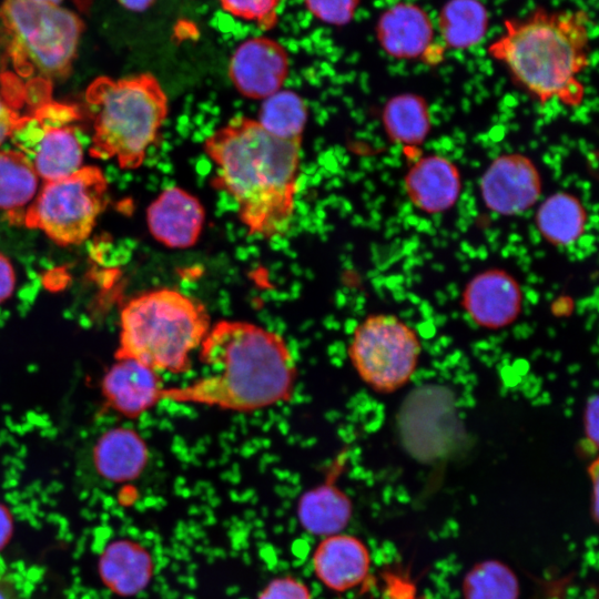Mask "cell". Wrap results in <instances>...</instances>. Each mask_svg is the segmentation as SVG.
Listing matches in <instances>:
<instances>
[{
	"label": "cell",
	"instance_id": "6da1fadb",
	"mask_svg": "<svg viewBox=\"0 0 599 599\" xmlns=\"http://www.w3.org/2000/svg\"><path fill=\"white\" fill-rule=\"evenodd\" d=\"M302 140L268 133L256 120L235 116L214 131L203 148L216 167L215 189L237 205L251 235L273 238L290 229L298 190Z\"/></svg>",
	"mask_w": 599,
	"mask_h": 599
},
{
	"label": "cell",
	"instance_id": "7a4b0ae2",
	"mask_svg": "<svg viewBox=\"0 0 599 599\" xmlns=\"http://www.w3.org/2000/svg\"><path fill=\"white\" fill-rule=\"evenodd\" d=\"M202 374L163 398L222 409L250 412L290 398L297 372L285 339L260 325L224 319L211 326L200 345Z\"/></svg>",
	"mask_w": 599,
	"mask_h": 599
},
{
	"label": "cell",
	"instance_id": "3957f363",
	"mask_svg": "<svg viewBox=\"0 0 599 599\" xmlns=\"http://www.w3.org/2000/svg\"><path fill=\"white\" fill-rule=\"evenodd\" d=\"M488 52L539 102L558 100L576 106L582 101L578 75L589 64L586 12L538 9L526 18L508 20Z\"/></svg>",
	"mask_w": 599,
	"mask_h": 599
},
{
	"label": "cell",
	"instance_id": "277c9868",
	"mask_svg": "<svg viewBox=\"0 0 599 599\" xmlns=\"http://www.w3.org/2000/svg\"><path fill=\"white\" fill-rule=\"evenodd\" d=\"M211 328L204 305L180 291L159 288L132 298L120 315L116 357L154 370L183 373Z\"/></svg>",
	"mask_w": 599,
	"mask_h": 599
},
{
	"label": "cell",
	"instance_id": "5b68a950",
	"mask_svg": "<svg viewBox=\"0 0 599 599\" xmlns=\"http://www.w3.org/2000/svg\"><path fill=\"white\" fill-rule=\"evenodd\" d=\"M85 99L94 128L90 154L115 159L123 169L139 167L169 111L158 79L151 73L118 80L100 77L87 89Z\"/></svg>",
	"mask_w": 599,
	"mask_h": 599
},
{
	"label": "cell",
	"instance_id": "8992f818",
	"mask_svg": "<svg viewBox=\"0 0 599 599\" xmlns=\"http://www.w3.org/2000/svg\"><path fill=\"white\" fill-rule=\"evenodd\" d=\"M0 20L20 77L47 83L69 74L83 32L78 14L57 4L4 0Z\"/></svg>",
	"mask_w": 599,
	"mask_h": 599
},
{
	"label": "cell",
	"instance_id": "52a82bcc",
	"mask_svg": "<svg viewBox=\"0 0 599 599\" xmlns=\"http://www.w3.org/2000/svg\"><path fill=\"white\" fill-rule=\"evenodd\" d=\"M106 191L102 171L82 166L69 176L47 182L23 214V224L40 229L58 244H80L105 206Z\"/></svg>",
	"mask_w": 599,
	"mask_h": 599
},
{
	"label": "cell",
	"instance_id": "ba28073f",
	"mask_svg": "<svg viewBox=\"0 0 599 599\" xmlns=\"http://www.w3.org/2000/svg\"><path fill=\"white\" fill-rule=\"evenodd\" d=\"M420 351L415 331L390 314L366 317L355 328L348 349L359 377L379 393H393L409 382Z\"/></svg>",
	"mask_w": 599,
	"mask_h": 599
},
{
	"label": "cell",
	"instance_id": "9c48e42d",
	"mask_svg": "<svg viewBox=\"0 0 599 599\" xmlns=\"http://www.w3.org/2000/svg\"><path fill=\"white\" fill-rule=\"evenodd\" d=\"M74 106L42 104L32 116H23L11 134L20 151L45 182L63 179L82 167L83 151L71 122Z\"/></svg>",
	"mask_w": 599,
	"mask_h": 599
},
{
	"label": "cell",
	"instance_id": "30bf717a",
	"mask_svg": "<svg viewBox=\"0 0 599 599\" xmlns=\"http://www.w3.org/2000/svg\"><path fill=\"white\" fill-rule=\"evenodd\" d=\"M479 187L486 207L504 216L532 207L542 190L537 166L520 153L497 156L484 172Z\"/></svg>",
	"mask_w": 599,
	"mask_h": 599
},
{
	"label": "cell",
	"instance_id": "8fae6325",
	"mask_svg": "<svg viewBox=\"0 0 599 599\" xmlns=\"http://www.w3.org/2000/svg\"><path fill=\"white\" fill-rule=\"evenodd\" d=\"M288 70V54L282 44L266 37H255L234 51L229 77L243 97L264 100L281 90Z\"/></svg>",
	"mask_w": 599,
	"mask_h": 599
},
{
	"label": "cell",
	"instance_id": "7c38bea8",
	"mask_svg": "<svg viewBox=\"0 0 599 599\" xmlns=\"http://www.w3.org/2000/svg\"><path fill=\"white\" fill-rule=\"evenodd\" d=\"M519 283L505 270L490 268L475 275L465 286L461 304L479 326L498 329L508 326L521 311Z\"/></svg>",
	"mask_w": 599,
	"mask_h": 599
},
{
	"label": "cell",
	"instance_id": "4fadbf2b",
	"mask_svg": "<svg viewBox=\"0 0 599 599\" xmlns=\"http://www.w3.org/2000/svg\"><path fill=\"white\" fill-rule=\"evenodd\" d=\"M205 211L197 197L176 186L164 190L148 207L153 237L172 248L193 246L202 232Z\"/></svg>",
	"mask_w": 599,
	"mask_h": 599
},
{
	"label": "cell",
	"instance_id": "5bb4252c",
	"mask_svg": "<svg viewBox=\"0 0 599 599\" xmlns=\"http://www.w3.org/2000/svg\"><path fill=\"white\" fill-rule=\"evenodd\" d=\"M312 567L327 589L345 592L368 578L370 555L361 539L339 532L323 537L312 555Z\"/></svg>",
	"mask_w": 599,
	"mask_h": 599
},
{
	"label": "cell",
	"instance_id": "9a60e30c",
	"mask_svg": "<svg viewBox=\"0 0 599 599\" xmlns=\"http://www.w3.org/2000/svg\"><path fill=\"white\" fill-rule=\"evenodd\" d=\"M404 189L417 210L428 214L443 213L458 201L460 172L446 156L428 154L409 167L404 177Z\"/></svg>",
	"mask_w": 599,
	"mask_h": 599
},
{
	"label": "cell",
	"instance_id": "2e32d148",
	"mask_svg": "<svg viewBox=\"0 0 599 599\" xmlns=\"http://www.w3.org/2000/svg\"><path fill=\"white\" fill-rule=\"evenodd\" d=\"M377 40L392 58L414 60L426 58L434 40V27L427 12L410 2H399L378 19Z\"/></svg>",
	"mask_w": 599,
	"mask_h": 599
},
{
	"label": "cell",
	"instance_id": "e0dca14e",
	"mask_svg": "<svg viewBox=\"0 0 599 599\" xmlns=\"http://www.w3.org/2000/svg\"><path fill=\"white\" fill-rule=\"evenodd\" d=\"M162 383L156 370L129 357L118 358L105 373L102 390L119 413L135 417L163 398Z\"/></svg>",
	"mask_w": 599,
	"mask_h": 599
},
{
	"label": "cell",
	"instance_id": "ac0fdd59",
	"mask_svg": "<svg viewBox=\"0 0 599 599\" xmlns=\"http://www.w3.org/2000/svg\"><path fill=\"white\" fill-rule=\"evenodd\" d=\"M98 572L102 583L120 597H133L152 580L154 560L140 542L116 539L109 542L100 555Z\"/></svg>",
	"mask_w": 599,
	"mask_h": 599
},
{
	"label": "cell",
	"instance_id": "d6986e66",
	"mask_svg": "<svg viewBox=\"0 0 599 599\" xmlns=\"http://www.w3.org/2000/svg\"><path fill=\"white\" fill-rule=\"evenodd\" d=\"M342 466H334L325 481L305 491L297 502L298 522L311 535L327 537L339 534L352 518V501L335 484Z\"/></svg>",
	"mask_w": 599,
	"mask_h": 599
},
{
	"label": "cell",
	"instance_id": "ffe728a7",
	"mask_svg": "<svg viewBox=\"0 0 599 599\" xmlns=\"http://www.w3.org/2000/svg\"><path fill=\"white\" fill-rule=\"evenodd\" d=\"M146 461V444L131 428L109 429L98 439L93 449V463L98 474L112 483H125L138 478Z\"/></svg>",
	"mask_w": 599,
	"mask_h": 599
},
{
	"label": "cell",
	"instance_id": "44dd1931",
	"mask_svg": "<svg viewBox=\"0 0 599 599\" xmlns=\"http://www.w3.org/2000/svg\"><path fill=\"white\" fill-rule=\"evenodd\" d=\"M535 221L545 241L555 246H568L585 232L587 213L577 196L557 192L539 205Z\"/></svg>",
	"mask_w": 599,
	"mask_h": 599
},
{
	"label": "cell",
	"instance_id": "7402d4cb",
	"mask_svg": "<svg viewBox=\"0 0 599 599\" xmlns=\"http://www.w3.org/2000/svg\"><path fill=\"white\" fill-rule=\"evenodd\" d=\"M388 138L402 145L422 144L432 129V114L426 100L416 93H400L389 99L382 113Z\"/></svg>",
	"mask_w": 599,
	"mask_h": 599
},
{
	"label": "cell",
	"instance_id": "603a6c76",
	"mask_svg": "<svg viewBox=\"0 0 599 599\" xmlns=\"http://www.w3.org/2000/svg\"><path fill=\"white\" fill-rule=\"evenodd\" d=\"M488 14L478 0H449L438 16V28L450 49H468L486 34Z\"/></svg>",
	"mask_w": 599,
	"mask_h": 599
},
{
	"label": "cell",
	"instance_id": "cb8c5ba5",
	"mask_svg": "<svg viewBox=\"0 0 599 599\" xmlns=\"http://www.w3.org/2000/svg\"><path fill=\"white\" fill-rule=\"evenodd\" d=\"M38 179L32 164L20 151H0V209L14 215L34 197Z\"/></svg>",
	"mask_w": 599,
	"mask_h": 599
},
{
	"label": "cell",
	"instance_id": "d4e9b609",
	"mask_svg": "<svg viewBox=\"0 0 599 599\" xmlns=\"http://www.w3.org/2000/svg\"><path fill=\"white\" fill-rule=\"evenodd\" d=\"M256 121L277 138L302 140L307 121V106L296 92L280 90L264 99Z\"/></svg>",
	"mask_w": 599,
	"mask_h": 599
},
{
	"label": "cell",
	"instance_id": "484cf974",
	"mask_svg": "<svg viewBox=\"0 0 599 599\" xmlns=\"http://www.w3.org/2000/svg\"><path fill=\"white\" fill-rule=\"evenodd\" d=\"M519 591L515 572L497 560L475 565L463 581L464 599H518Z\"/></svg>",
	"mask_w": 599,
	"mask_h": 599
},
{
	"label": "cell",
	"instance_id": "4316f807",
	"mask_svg": "<svg viewBox=\"0 0 599 599\" xmlns=\"http://www.w3.org/2000/svg\"><path fill=\"white\" fill-rule=\"evenodd\" d=\"M222 8L244 20L271 26L280 0H220Z\"/></svg>",
	"mask_w": 599,
	"mask_h": 599
},
{
	"label": "cell",
	"instance_id": "83f0119b",
	"mask_svg": "<svg viewBox=\"0 0 599 599\" xmlns=\"http://www.w3.org/2000/svg\"><path fill=\"white\" fill-rule=\"evenodd\" d=\"M359 0H305L307 9L321 21L345 24L355 13Z\"/></svg>",
	"mask_w": 599,
	"mask_h": 599
},
{
	"label": "cell",
	"instance_id": "f1b7e54d",
	"mask_svg": "<svg viewBox=\"0 0 599 599\" xmlns=\"http://www.w3.org/2000/svg\"><path fill=\"white\" fill-rule=\"evenodd\" d=\"M257 599H312V593L301 579L283 576L270 581Z\"/></svg>",
	"mask_w": 599,
	"mask_h": 599
},
{
	"label": "cell",
	"instance_id": "f546056e",
	"mask_svg": "<svg viewBox=\"0 0 599 599\" xmlns=\"http://www.w3.org/2000/svg\"><path fill=\"white\" fill-rule=\"evenodd\" d=\"M22 118L8 102L0 98V145L8 136H11Z\"/></svg>",
	"mask_w": 599,
	"mask_h": 599
},
{
	"label": "cell",
	"instance_id": "4dcf8cb0",
	"mask_svg": "<svg viewBox=\"0 0 599 599\" xmlns=\"http://www.w3.org/2000/svg\"><path fill=\"white\" fill-rule=\"evenodd\" d=\"M598 396L593 395L587 403L583 416L585 434L595 448L598 446Z\"/></svg>",
	"mask_w": 599,
	"mask_h": 599
},
{
	"label": "cell",
	"instance_id": "1f68e13d",
	"mask_svg": "<svg viewBox=\"0 0 599 599\" xmlns=\"http://www.w3.org/2000/svg\"><path fill=\"white\" fill-rule=\"evenodd\" d=\"M16 276L10 261L0 253V303L11 296Z\"/></svg>",
	"mask_w": 599,
	"mask_h": 599
},
{
	"label": "cell",
	"instance_id": "d6a6232c",
	"mask_svg": "<svg viewBox=\"0 0 599 599\" xmlns=\"http://www.w3.org/2000/svg\"><path fill=\"white\" fill-rule=\"evenodd\" d=\"M13 517L9 508L0 502V551L10 542L13 535Z\"/></svg>",
	"mask_w": 599,
	"mask_h": 599
},
{
	"label": "cell",
	"instance_id": "836d02e7",
	"mask_svg": "<svg viewBox=\"0 0 599 599\" xmlns=\"http://www.w3.org/2000/svg\"><path fill=\"white\" fill-rule=\"evenodd\" d=\"M0 599H18L14 581L2 575H0Z\"/></svg>",
	"mask_w": 599,
	"mask_h": 599
},
{
	"label": "cell",
	"instance_id": "e575fe53",
	"mask_svg": "<svg viewBox=\"0 0 599 599\" xmlns=\"http://www.w3.org/2000/svg\"><path fill=\"white\" fill-rule=\"evenodd\" d=\"M590 475L592 479V486H593V499H592V514L595 520L598 518V461L595 460L591 468H590Z\"/></svg>",
	"mask_w": 599,
	"mask_h": 599
},
{
	"label": "cell",
	"instance_id": "d590c367",
	"mask_svg": "<svg viewBox=\"0 0 599 599\" xmlns=\"http://www.w3.org/2000/svg\"><path fill=\"white\" fill-rule=\"evenodd\" d=\"M123 7L132 11H143L153 4L155 0H118Z\"/></svg>",
	"mask_w": 599,
	"mask_h": 599
},
{
	"label": "cell",
	"instance_id": "8d00e7d4",
	"mask_svg": "<svg viewBox=\"0 0 599 599\" xmlns=\"http://www.w3.org/2000/svg\"><path fill=\"white\" fill-rule=\"evenodd\" d=\"M32 1L59 6V3H60L62 0H32Z\"/></svg>",
	"mask_w": 599,
	"mask_h": 599
}]
</instances>
